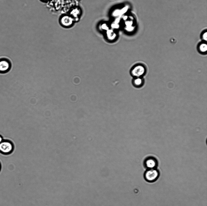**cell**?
Listing matches in <instances>:
<instances>
[{
	"label": "cell",
	"mask_w": 207,
	"mask_h": 206,
	"mask_svg": "<svg viewBox=\"0 0 207 206\" xmlns=\"http://www.w3.org/2000/svg\"><path fill=\"white\" fill-rule=\"evenodd\" d=\"M146 72V69L143 65L138 64L133 67L131 70V73L134 78H142Z\"/></svg>",
	"instance_id": "3957f363"
},
{
	"label": "cell",
	"mask_w": 207,
	"mask_h": 206,
	"mask_svg": "<svg viewBox=\"0 0 207 206\" xmlns=\"http://www.w3.org/2000/svg\"><path fill=\"white\" fill-rule=\"evenodd\" d=\"M144 166L147 169H155L158 166V162L156 160L149 158L145 160Z\"/></svg>",
	"instance_id": "277c9868"
},
{
	"label": "cell",
	"mask_w": 207,
	"mask_h": 206,
	"mask_svg": "<svg viewBox=\"0 0 207 206\" xmlns=\"http://www.w3.org/2000/svg\"><path fill=\"white\" fill-rule=\"evenodd\" d=\"M160 173L156 168L147 169L145 172L144 177L146 181L150 183L156 182L158 179Z\"/></svg>",
	"instance_id": "7a4b0ae2"
},
{
	"label": "cell",
	"mask_w": 207,
	"mask_h": 206,
	"mask_svg": "<svg viewBox=\"0 0 207 206\" xmlns=\"http://www.w3.org/2000/svg\"><path fill=\"white\" fill-rule=\"evenodd\" d=\"M207 33L206 32L204 33L202 36V39L205 41H207Z\"/></svg>",
	"instance_id": "9c48e42d"
},
{
	"label": "cell",
	"mask_w": 207,
	"mask_h": 206,
	"mask_svg": "<svg viewBox=\"0 0 207 206\" xmlns=\"http://www.w3.org/2000/svg\"><path fill=\"white\" fill-rule=\"evenodd\" d=\"M43 1H48V0H43Z\"/></svg>",
	"instance_id": "7c38bea8"
},
{
	"label": "cell",
	"mask_w": 207,
	"mask_h": 206,
	"mask_svg": "<svg viewBox=\"0 0 207 206\" xmlns=\"http://www.w3.org/2000/svg\"><path fill=\"white\" fill-rule=\"evenodd\" d=\"M14 149L13 142L8 140H4L0 143V153L5 155L11 154Z\"/></svg>",
	"instance_id": "6da1fadb"
},
{
	"label": "cell",
	"mask_w": 207,
	"mask_h": 206,
	"mask_svg": "<svg viewBox=\"0 0 207 206\" xmlns=\"http://www.w3.org/2000/svg\"><path fill=\"white\" fill-rule=\"evenodd\" d=\"M198 48L199 51L201 53H206L207 50V44L205 43H202L199 45Z\"/></svg>",
	"instance_id": "ba28073f"
},
{
	"label": "cell",
	"mask_w": 207,
	"mask_h": 206,
	"mask_svg": "<svg viewBox=\"0 0 207 206\" xmlns=\"http://www.w3.org/2000/svg\"><path fill=\"white\" fill-rule=\"evenodd\" d=\"M11 65L7 60L0 61V72L4 73L7 72L10 69Z\"/></svg>",
	"instance_id": "5b68a950"
},
{
	"label": "cell",
	"mask_w": 207,
	"mask_h": 206,
	"mask_svg": "<svg viewBox=\"0 0 207 206\" xmlns=\"http://www.w3.org/2000/svg\"><path fill=\"white\" fill-rule=\"evenodd\" d=\"M4 140L3 136L0 135V143H1Z\"/></svg>",
	"instance_id": "30bf717a"
},
{
	"label": "cell",
	"mask_w": 207,
	"mask_h": 206,
	"mask_svg": "<svg viewBox=\"0 0 207 206\" xmlns=\"http://www.w3.org/2000/svg\"><path fill=\"white\" fill-rule=\"evenodd\" d=\"M132 83L135 87H140L143 85L144 80L142 78H134L132 81Z\"/></svg>",
	"instance_id": "8992f818"
},
{
	"label": "cell",
	"mask_w": 207,
	"mask_h": 206,
	"mask_svg": "<svg viewBox=\"0 0 207 206\" xmlns=\"http://www.w3.org/2000/svg\"><path fill=\"white\" fill-rule=\"evenodd\" d=\"M72 19L69 16H64L62 18L61 23L63 24L66 26H69L72 24Z\"/></svg>",
	"instance_id": "52a82bcc"
},
{
	"label": "cell",
	"mask_w": 207,
	"mask_h": 206,
	"mask_svg": "<svg viewBox=\"0 0 207 206\" xmlns=\"http://www.w3.org/2000/svg\"><path fill=\"white\" fill-rule=\"evenodd\" d=\"M1 163H0V170H1Z\"/></svg>",
	"instance_id": "8fae6325"
}]
</instances>
